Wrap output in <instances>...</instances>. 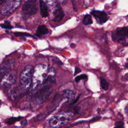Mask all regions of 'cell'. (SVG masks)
<instances>
[{"label":"cell","mask_w":128,"mask_h":128,"mask_svg":"<svg viewBox=\"0 0 128 128\" xmlns=\"http://www.w3.org/2000/svg\"><path fill=\"white\" fill-rule=\"evenodd\" d=\"M49 70L44 64H39L34 68L31 86L33 90L39 88L46 79Z\"/></svg>","instance_id":"1"},{"label":"cell","mask_w":128,"mask_h":128,"mask_svg":"<svg viewBox=\"0 0 128 128\" xmlns=\"http://www.w3.org/2000/svg\"><path fill=\"white\" fill-rule=\"evenodd\" d=\"M34 68L32 66H27L21 74L20 86L23 91H27L31 87Z\"/></svg>","instance_id":"2"},{"label":"cell","mask_w":128,"mask_h":128,"mask_svg":"<svg viewBox=\"0 0 128 128\" xmlns=\"http://www.w3.org/2000/svg\"><path fill=\"white\" fill-rule=\"evenodd\" d=\"M52 84L47 82H44L41 85L36 92L35 98V102L37 104L40 105L47 99L52 92Z\"/></svg>","instance_id":"3"},{"label":"cell","mask_w":128,"mask_h":128,"mask_svg":"<svg viewBox=\"0 0 128 128\" xmlns=\"http://www.w3.org/2000/svg\"><path fill=\"white\" fill-rule=\"evenodd\" d=\"M21 2L22 0H6L1 8V14L4 16L12 14L20 7Z\"/></svg>","instance_id":"4"},{"label":"cell","mask_w":128,"mask_h":128,"mask_svg":"<svg viewBox=\"0 0 128 128\" xmlns=\"http://www.w3.org/2000/svg\"><path fill=\"white\" fill-rule=\"evenodd\" d=\"M128 34V27H125L121 29H118L113 32L112 34V39L115 42L127 45V38Z\"/></svg>","instance_id":"5"},{"label":"cell","mask_w":128,"mask_h":128,"mask_svg":"<svg viewBox=\"0 0 128 128\" xmlns=\"http://www.w3.org/2000/svg\"><path fill=\"white\" fill-rule=\"evenodd\" d=\"M38 11L37 0H28L22 8L23 14L27 16L35 15Z\"/></svg>","instance_id":"6"},{"label":"cell","mask_w":128,"mask_h":128,"mask_svg":"<svg viewBox=\"0 0 128 128\" xmlns=\"http://www.w3.org/2000/svg\"><path fill=\"white\" fill-rule=\"evenodd\" d=\"M16 74L14 73H8L4 75L1 79L0 85L2 88L6 89L13 85L16 80Z\"/></svg>","instance_id":"7"},{"label":"cell","mask_w":128,"mask_h":128,"mask_svg":"<svg viewBox=\"0 0 128 128\" xmlns=\"http://www.w3.org/2000/svg\"><path fill=\"white\" fill-rule=\"evenodd\" d=\"M15 64L14 60H7L4 61L0 67V80L3 77L9 73Z\"/></svg>","instance_id":"8"},{"label":"cell","mask_w":128,"mask_h":128,"mask_svg":"<svg viewBox=\"0 0 128 128\" xmlns=\"http://www.w3.org/2000/svg\"><path fill=\"white\" fill-rule=\"evenodd\" d=\"M91 14L93 15L94 17L96 20L97 23L101 25L106 23L109 19L108 15L103 11L96 10L92 11L91 12Z\"/></svg>","instance_id":"9"},{"label":"cell","mask_w":128,"mask_h":128,"mask_svg":"<svg viewBox=\"0 0 128 128\" xmlns=\"http://www.w3.org/2000/svg\"><path fill=\"white\" fill-rule=\"evenodd\" d=\"M59 123V128L66 125L72 118V114L69 112H63L56 115Z\"/></svg>","instance_id":"10"},{"label":"cell","mask_w":128,"mask_h":128,"mask_svg":"<svg viewBox=\"0 0 128 128\" xmlns=\"http://www.w3.org/2000/svg\"><path fill=\"white\" fill-rule=\"evenodd\" d=\"M53 15L54 19L53 21L55 22H59L63 19L65 13L61 7L58 6L53 11Z\"/></svg>","instance_id":"11"},{"label":"cell","mask_w":128,"mask_h":128,"mask_svg":"<svg viewBox=\"0 0 128 128\" xmlns=\"http://www.w3.org/2000/svg\"><path fill=\"white\" fill-rule=\"evenodd\" d=\"M23 91L20 87H14L11 88L8 92V95L10 99L12 100H15L21 94V92Z\"/></svg>","instance_id":"12"},{"label":"cell","mask_w":128,"mask_h":128,"mask_svg":"<svg viewBox=\"0 0 128 128\" xmlns=\"http://www.w3.org/2000/svg\"><path fill=\"white\" fill-rule=\"evenodd\" d=\"M56 70L53 68H51L48 71L47 76L46 79L44 82L50 83L53 84L55 83V80H56Z\"/></svg>","instance_id":"13"},{"label":"cell","mask_w":128,"mask_h":128,"mask_svg":"<svg viewBox=\"0 0 128 128\" xmlns=\"http://www.w3.org/2000/svg\"><path fill=\"white\" fill-rule=\"evenodd\" d=\"M40 7L41 10V15L42 17L46 18L49 16L48 8L47 4L43 0L40 1Z\"/></svg>","instance_id":"14"},{"label":"cell","mask_w":128,"mask_h":128,"mask_svg":"<svg viewBox=\"0 0 128 128\" xmlns=\"http://www.w3.org/2000/svg\"><path fill=\"white\" fill-rule=\"evenodd\" d=\"M62 95L64 99L68 100H72L75 97V93L70 90H65L63 92Z\"/></svg>","instance_id":"15"},{"label":"cell","mask_w":128,"mask_h":128,"mask_svg":"<svg viewBox=\"0 0 128 128\" xmlns=\"http://www.w3.org/2000/svg\"><path fill=\"white\" fill-rule=\"evenodd\" d=\"M49 33L48 30L45 25H41L38 28L36 31V35L38 36L45 35Z\"/></svg>","instance_id":"16"},{"label":"cell","mask_w":128,"mask_h":128,"mask_svg":"<svg viewBox=\"0 0 128 128\" xmlns=\"http://www.w3.org/2000/svg\"><path fill=\"white\" fill-rule=\"evenodd\" d=\"M49 124L51 127H52V128H60L59 121L56 116H53L50 119Z\"/></svg>","instance_id":"17"},{"label":"cell","mask_w":128,"mask_h":128,"mask_svg":"<svg viewBox=\"0 0 128 128\" xmlns=\"http://www.w3.org/2000/svg\"><path fill=\"white\" fill-rule=\"evenodd\" d=\"M100 85L102 89L104 91H107L109 89V83L105 79L100 78Z\"/></svg>","instance_id":"18"},{"label":"cell","mask_w":128,"mask_h":128,"mask_svg":"<svg viewBox=\"0 0 128 128\" xmlns=\"http://www.w3.org/2000/svg\"><path fill=\"white\" fill-rule=\"evenodd\" d=\"M83 23L85 25H89L93 24L92 17L88 14L85 15L83 20Z\"/></svg>","instance_id":"19"},{"label":"cell","mask_w":128,"mask_h":128,"mask_svg":"<svg viewBox=\"0 0 128 128\" xmlns=\"http://www.w3.org/2000/svg\"><path fill=\"white\" fill-rule=\"evenodd\" d=\"M22 117H12L7 119L6 120V123L9 125H13L15 124L17 121H19L22 119Z\"/></svg>","instance_id":"20"},{"label":"cell","mask_w":128,"mask_h":128,"mask_svg":"<svg viewBox=\"0 0 128 128\" xmlns=\"http://www.w3.org/2000/svg\"><path fill=\"white\" fill-rule=\"evenodd\" d=\"M0 26L4 29H13V27L11 25L10 22H9L8 21H6V22L4 23V24L0 25Z\"/></svg>","instance_id":"21"},{"label":"cell","mask_w":128,"mask_h":128,"mask_svg":"<svg viewBox=\"0 0 128 128\" xmlns=\"http://www.w3.org/2000/svg\"><path fill=\"white\" fill-rule=\"evenodd\" d=\"M15 35L17 37H32L33 36H32L31 35H30L29 34L27 33H20V32H17L14 33Z\"/></svg>","instance_id":"22"},{"label":"cell","mask_w":128,"mask_h":128,"mask_svg":"<svg viewBox=\"0 0 128 128\" xmlns=\"http://www.w3.org/2000/svg\"><path fill=\"white\" fill-rule=\"evenodd\" d=\"M87 77H88V76L86 75H85V74L81 75H80V76L76 77V78H75V81L76 82H78L79 81H80L81 80L87 79Z\"/></svg>","instance_id":"23"},{"label":"cell","mask_w":128,"mask_h":128,"mask_svg":"<svg viewBox=\"0 0 128 128\" xmlns=\"http://www.w3.org/2000/svg\"><path fill=\"white\" fill-rule=\"evenodd\" d=\"M71 1L73 4V7L74 11L75 12H77V8L76 2L75 1V0H71Z\"/></svg>","instance_id":"24"},{"label":"cell","mask_w":128,"mask_h":128,"mask_svg":"<svg viewBox=\"0 0 128 128\" xmlns=\"http://www.w3.org/2000/svg\"><path fill=\"white\" fill-rule=\"evenodd\" d=\"M27 123H27V120H24L22 121H21V126H22V127L24 128L27 125Z\"/></svg>","instance_id":"25"},{"label":"cell","mask_w":128,"mask_h":128,"mask_svg":"<svg viewBox=\"0 0 128 128\" xmlns=\"http://www.w3.org/2000/svg\"><path fill=\"white\" fill-rule=\"evenodd\" d=\"M81 70L78 67H76L75 68V73H74V76L77 75L78 74L80 73V72H81Z\"/></svg>","instance_id":"26"},{"label":"cell","mask_w":128,"mask_h":128,"mask_svg":"<svg viewBox=\"0 0 128 128\" xmlns=\"http://www.w3.org/2000/svg\"><path fill=\"white\" fill-rule=\"evenodd\" d=\"M114 128H123V125H119L116 127H115Z\"/></svg>","instance_id":"27"},{"label":"cell","mask_w":128,"mask_h":128,"mask_svg":"<svg viewBox=\"0 0 128 128\" xmlns=\"http://www.w3.org/2000/svg\"><path fill=\"white\" fill-rule=\"evenodd\" d=\"M6 1V0H0V5H2L3 3L5 2Z\"/></svg>","instance_id":"28"},{"label":"cell","mask_w":128,"mask_h":128,"mask_svg":"<svg viewBox=\"0 0 128 128\" xmlns=\"http://www.w3.org/2000/svg\"><path fill=\"white\" fill-rule=\"evenodd\" d=\"M128 106H127L126 107V108H125V112H126V113L127 114H128Z\"/></svg>","instance_id":"29"},{"label":"cell","mask_w":128,"mask_h":128,"mask_svg":"<svg viewBox=\"0 0 128 128\" xmlns=\"http://www.w3.org/2000/svg\"><path fill=\"white\" fill-rule=\"evenodd\" d=\"M71 47L72 48H74L75 47V45L74 44H71Z\"/></svg>","instance_id":"30"},{"label":"cell","mask_w":128,"mask_h":128,"mask_svg":"<svg viewBox=\"0 0 128 128\" xmlns=\"http://www.w3.org/2000/svg\"><path fill=\"white\" fill-rule=\"evenodd\" d=\"M125 67H127V68L128 67V63H126V66H125Z\"/></svg>","instance_id":"31"},{"label":"cell","mask_w":128,"mask_h":128,"mask_svg":"<svg viewBox=\"0 0 128 128\" xmlns=\"http://www.w3.org/2000/svg\"><path fill=\"white\" fill-rule=\"evenodd\" d=\"M68 128L67 127H66V128Z\"/></svg>","instance_id":"32"}]
</instances>
